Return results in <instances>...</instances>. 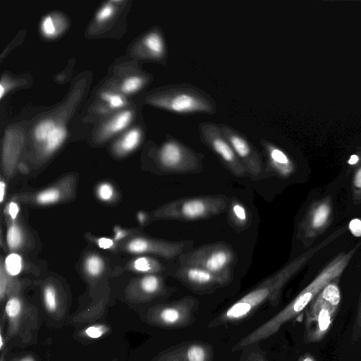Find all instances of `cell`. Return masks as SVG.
<instances>
[{
	"label": "cell",
	"instance_id": "obj_1",
	"mask_svg": "<svg viewBox=\"0 0 361 361\" xmlns=\"http://www.w3.org/2000/svg\"><path fill=\"white\" fill-rule=\"evenodd\" d=\"M345 231V226L337 229L322 242L309 248L290 261L214 317L209 322L207 327L214 329L222 325L240 322L247 319L256 310L267 302L277 305L283 289L290 279L307 264L317 252L337 239Z\"/></svg>",
	"mask_w": 361,
	"mask_h": 361
},
{
	"label": "cell",
	"instance_id": "obj_2",
	"mask_svg": "<svg viewBox=\"0 0 361 361\" xmlns=\"http://www.w3.org/2000/svg\"><path fill=\"white\" fill-rule=\"evenodd\" d=\"M358 247L357 245L350 250L338 254L287 305L233 345L232 351L243 350L277 333L283 324L307 308L325 286L341 276Z\"/></svg>",
	"mask_w": 361,
	"mask_h": 361
},
{
	"label": "cell",
	"instance_id": "obj_3",
	"mask_svg": "<svg viewBox=\"0 0 361 361\" xmlns=\"http://www.w3.org/2000/svg\"><path fill=\"white\" fill-rule=\"evenodd\" d=\"M147 102L160 109L177 114H214L215 99L207 92L190 83L165 86L151 94Z\"/></svg>",
	"mask_w": 361,
	"mask_h": 361
},
{
	"label": "cell",
	"instance_id": "obj_4",
	"mask_svg": "<svg viewBox=\"0 0 361 361\" xmlns=\"http://www.w3.org/2000/svg\"><path fill=\"white\" fill-rule=\"evenodd\" d=\"M180 265L202 268L228 285L233 279L237 255L233 248L224 242L204 245L179 256Z\"/></svg>",
	"mask_w": 361,
	"mask_h": 361
},
{
	"label": "cell",
	"instance_id": "obj_5",
	"mask_svg": "<svg viewBox=\"0 0 361 361\" xmlns=\"http://www.w3.org/2000/svg\"><path fill=\"white\" fill-rule=\"evenodd\" d=\"M229 199L221 195L184 197L171 202L155 212L160 219L192 221L208 219L223 213Z\"/></svg>",
	"mask_w": 361,
	"mask_h": 361
},
{
	"label": "cell",
	"instance_id": "obj_6",
	"mask_svg": "<svg viewBox=\"0 0 361 361\" xmlns=\"http://www.w3.org/2000/svg\"><path fill=\"white\" fill-rule=\"evenodd\" d=\"M154 158L161 170L171 173H195L203 169V154L171 136L156 148Z\"/></svg>",
	"mask_w": 361,
	"mask_h": 361
},
{
	"label": "cell",
	"instance_id": "obj_7",
	"mask_svg": "<svg viewBox=\"0 0 361 361\" xmlns=\"http://www.w3.org/2000/svg\"><path fill=\"white\" fill-rule=\"evenodd\" d=\"M334 220L331 196L313 201L298 226L297 238L305 247H310L322 235Z\"/></svg>",
	"mask_w": 361,
	"mask_h": 361
},
{
	"label": "cell",
	"instance_id": "obj_8",
	"mask_svg": "<svg viewBox=\"0 0 361 361\" xmlns=\"http://www.w3.org/2000/svg\"><path fill=\"white\" fill-rule=\"evenodd\" d=\"M201 141L213 152L222 164L235 176L244 177L247 173L224 136L220 125L202 122L198 126Z\"/></svg>",
	"mask_w": 361,
	"mask_h": 361
},
{
	"label": "cell",
	"instance_id": "obj_9",
	"mask_svg": "<svg viewBox=\"0 0 361 361\" xmlns=\"http://www.w3.org/2000/svg\"><path fill=\"white\" fill-rule=\"evenodd\" d=\"M220 126L247 174L253 180L261 179L265 173L262 154L242 132L226 124Z\"/></svg>",
	"mask_w": 361,
	"mask_h": 361
},
{
	"label": "cell",
	"instance_id": "obj_10",
	"mask_svg": "<svg viewBox=\"0 0 361 361\" xmlns=\"http://www.w3.org/2000/svg\"><path fill=\"white\" fill-rule=\"evenodd\" d=\"M199 305L196 298L186 295L157 307L153 318L157 324L166 328H185L195 322Z\"/></svg>",
	"mask_w": 361,
	"mask_h": 361
},
{
	"label": "cell",
	"instance_id": "obj_11",
	"mask_svg": "<svg viewBox=\"0 0 361 361\" xmlns=\"http://www.w3.org/2000/svg\"><path fill=\"white\" fill-rule=\"evenodd\" d=\"M337 312L338 310L315 297L306 310L304 343L321 341L331 328Z\"/></svg>",
	"mask_w": 361,
	"mask_h": 361
},
{
	"label": "cell",
	"instance_id": "obj_12",
	"mask_svg": "<svg viewBox=\"0 0 361 361\" xmlns=\"http://www.w3.org/2000/svg\"><path fill=\"white\" fill-rule=\"evenodd\" d=\"M212 345L199 341L184 342L166 351L157 361H213Z\"/></svg>",
	"mask_w": 361,
	"mask_h": 361
},
{
	"label": "cell",
	"instance_id": "obj_13",
	"mask_svg": "<svg viewBox=\"0 0 361 361\" xmlns=\"http://www.w3.org/2000/svg\"><path fill=\"white\" fill-rule=\"evenodd\" d=\"M175 276L189 288L199 293H209L225 286L221 279L213 274L194 266L180 265Z\"/></svg>",
	"mask_w": 361,
	"mask_h": 361
},
{
	"label": "cell",
	"instance_id": "obj_14",
	"mask_svg": "<svg viewBox=\"0 0 361 361\" xmlns=\"http://www.w3.org/2000/svg\"><path fill=\"white\" fill-rule=\"evenodd\" d=\"M259 143L266 159V171L268 170V172L283 178H288L295 172L293 161L283 150L264 138L260 139Z\"/></svg>",
	"mask_w": 361,
	"mask_h": 361
},
{
	"label": "cell",
	"instance_id": "obj_15",
	"mask_svg": "<svg viewBox=\"0 0 361 361\" xmlns=\"http://www.w3.org/2000/svg\"><path fill=\"white\" fill-rule=\"evenodd\" d=\"M142 46L147 57L158 61L166 58V44L159 30H155L147 33L142 40Z\"/></svg>",
	"mask_w": 361,
	"mask_h": 361
},
{
	"label": "cell",
	"instance_id": "obj_16",
	"mask_svg": "<svg viewBox=\"0 0 361 361\" xmlns=\"http://www.w3.org/2000/svg\"><path fill=\"white\" fill-rule=\"evenodd\" d=\"M228 219L231 226L238 231L248 228L251 219L247 207L238 199L233 198L228 204Z\"/></svg>",
	"mask_w": 361,
	"mask_h": 361
},
{
	"label": "cell",
	"instance_id": "obj_17",
	"mask_svg": "<svg viewBox=\"0 0 361 361\" xmlns=\"http://www.w3.org/2000/svg\"><path fill=\"white\" fill-rule=\"evenodd\" d=\"M353 169L352 198L355 205L361 203V148L353 154L348 160Z\"/></svg>",
	"mask_w": 361,
	"mask_h": 361
},
{
	"label": "cell",
	"instance_id": "obj_18",
	"mask_svg": "<svg viewBox=\"0 0 361 361\" xmlns=\"http://www.w3.org/2000/svg\"><path fill=\"white\" fill-rule=\"evenodd\" d=\"M132 118L133 113L129 110L118 114L104 126V135L109 137L122 131L129 125Z\"/></svg>",
	"mask_w": 361,
	"mask_h": 361
},
{
	"label": "cell",
	"instance_id": "obj_19",
	"mask_svg": "<svg viewBox=\"0 0 361 361\" xmlns=\"http://www.w3.org/2000/svg\"><path fill=\"white\" fill-rule=\"evenodd\" d=\"M142 138V130L135 128L127 132L116 144V149L118 153L126 154L134 150L140 144Z\"/></svg>",
	"mask_w": 361,
	"mask_h": 361
},
{
	"label": "cell",
	"instance_id": "obj_20",
	"mask_svg": "<svg viewBox=\"0 0 361 361\" xmlns=\"http://www.w3.org/2000/svg\"><path fill=\"white\" fill-rule=\"evenodd\" d=\"M142 291L147 295L154 296L165 292L162 280L160 277L149 274L144 276L140 281Z\"/></svg>",
	"mask_w": 361,
	"mask_h": 361
},
{
	"label": "cell",
	"instance_id": "obj_21",
	"mask_svg": "<svg viewBox=\"0 0 361 361\" xmlns=\"http://www.w3.org/2000/svg\"><path fill=\"white\" fill-rule=\"evenodd\" d=\"M67 130L62 125H57L44 143V151L49 154L56 151L64 142Z\"/></svg>",
	"mask_w": 361,
	"mask_h": 361
},
{
	"label": "cell",
	"instance_id": "obj_22",
	"mask_svg": "<svg viewBox=\"0 0 361 361\" xmlns=\"http://www.w3.org/2000/svg\"><path fill=\"white\" fill-rule=\"evenodd\" d=\"M133 266L137 271L143 273H155L163 270V267L159 262L146 257L136 259L133 262Z\"/></svg>",
	"mask_w": 361,
	"mask_h": 361
},
{
	"label": "cell",
	"instance_id": "obj_23",
	"mask_svg": "<svg viewBox=\"0 0 361 361\" xmlns=\"http://www.w3.org/2000/svg\"><path fill=\"white\" fill-rule=\"evenodd\" d=\"M57 124L51 119L40 121L34 129V137L36 141L44 143L49 135L54 131Z\"/></svg>",
	"mask_w": 361,
	"mask_h": 361
},
{
	"label": "cell",
	"instance_id": "obj_24",
	"mask_svg": "<svg viewBox=\"0 0 361 361\" xmlns=\"http://www.w3.org/2000/svg\"><path fill=\"white\" fill-rule=\"evenodd\" d=\"M5 271L11 276H17L23 268L21 257L16 253L9 254L4 262Z\"/></svg>",
	"mask_w": 361,
	"mask_h": 361
},
{
	"label": "cell",
	"instance_id": "obj_25",
	"mask_svg": "<svg viewBox=\"0 0 361 361\" xmlns=\"http://www.w3.org/2000/svg\"><path fill=\"white\" fill-rule=\"evenodd\" d=\"M147 79L138 76L133 75L126 78L121 86V90L123 93L131 94L138 91L145 84Z\"/></svg>",
	"mask_w": 361,
	"mask_h": 361
},
{
	"label": "cell",
	"instance_id": "obj_26",
	"mask_svg": "<svg viewBox=\"0 0 361 361\" xmlns=\"http://www.w3.org/2000/svg\"><path fill=\"white\" fill-rule=\"evenodd\" d=\"M23 241V235L20 228L13 224L8 229L6 234V242L10 250L18 249Z\"/></svg>",
	"mask_w": 361,
	"mask_h": 361
},
{
	"label": "cell",
	"instance_id": "obj_27",
	"mask_svg": "<svg viewBox=\"0 0 361 361\" xmlns=\"http://www.w3.org/2000/svg\"><path fill=\"white\" fill-rule=\"evenodd\" d=\"M251 345L245 348L242 354L240 361H268L266 356L257 345Z\"/></svg>",
	"mask_w": 361,
	"mask_h": 361
},
{
	"label": "cell",
	"instance_id": "obj_28",
	"mask_svg": "<svg viewBox=\"0 0 361 361\" xmlns=\"http://www.w3.org/2000/svg\"><path fill=\"white\" fill-rule=\"evenodd\" d=\"M85 268L90 276H97L104 269V262L99 256L91 255L85 260Z\"/></svg>",
	"mask_w": 361,
	"mask_h": 361
},
{
	"label": "cell",
	"instance_id": "obj_29",
	"mask_svg": "<svg viewBox=\"0 0 361 361\" xmlns=\"http://www.w3.org/2000/svg\"><path fill=\"white\" fill-rule=\"evenodd\" d=\"M42 35L47 38H53L58 34V26L51 16L43 18L40 25Z\"/></svg>",
	"mask_w": 361,
	"mask_h": 361
},
{
	"label": "cell",
	"instance_id": "obj_30",
	"mask_svg": "<svg viewBox=\"0 0 361 361\" xmlns=\"http://www.w3.org/2000/svg\"><path fill=\"white\" fill-rule=\"evenodd\" d=\"M60 198V192L54 188L47 189L37 195V202L41 204H49L57 202Z\"/></svg>",
	"mask_w": 361,
	"mask_h": 361
},
{
	"label": "cell",
	"instance_id": "obj_31",
	"mask_svg": "<svg viewBox=\"0 0 361 361\" xmlns=\"http://www.w3.org/2000/svg\"><path fill=\"white\" fill-rule=\"evenodd\" d=\"M102 99L106 101L111 109H119L126 105V100L120 94L104 92L101 94Z\"/></svg>",
	"mask_w": 361,
	"mask_h": 361
},
{
	"label": "cell",
	"instance_id": "obj_32",
	"mask_svg": "<svg viewBox=\"0 0 361 361\" xmlns=\"http://www.w3.org/2000/svg\"><path fill=\"white\" fill-rule=\"evenodd\" d=\"M22 305L20 300L17 298H11L5 307V311L11 319L16 318L20 313Z\"/></svg>",
	"mask_w": 361,
	"mask_h": 361
},
{
	"label": "cell",
	"instance_id": "obj_33",
	"mask_svg": "<svg viewBox=\"0 0 361 361\" xmlns=\"http://www.w3.org/2000/svg\"><path fill=\"white\" fill-rule=\"evenodd\" d=\"M44 301L46 307L49 311H54L56 308V294L54 288L47 286L44 290Z\"/></svg>",
	"mask_w": 361,
	"mask_h": 361
},
{
	"label": "cell",
	"instance_id": "obj_34",
	"mask_svg": "<svg viewBox=\"0 0 361 361\" xmlns=\"http://www.w3.org/2000/svg\"><path fill=\"white\" fill-rule=\"evenodd\" d=\"M114 188L111 185L108 183L100 184L97 190L99 198L103 201H109L114 196Z\"/></svg>",
	"mask_w": 361,
	"mask_h": 361
},
{
	"label": "cell",
	"instance_id": "obj_35",
	"mask_svg": "<svg viewBox=\"0 0 361 361\" xmlns=\"http://www.w3.org/2000/svg\"><path fill=\"white\" fill-rule=\"evenodd\" d=\"M361 336V295L359 300L355 319L353 326L352 338L357 341Z\"/></svg>",
	"mask_w": 361,
	"mask_h": 361
},
{
	"label": "cell",
	"instance_id": "obj_36",
	"mask_svg": "<svg viewBox=\"0 0 361 361\" xmlns=\"http://www.w3.org/2000/svg\"><path fill=\"white\" fill-rule=\"evenodd\" d=\"M108 329L103 325L90 326L85 330V334L91 338H98L103 336Z\"/></svg>",
	"mask_w": 361,
	"mask_h": 361
},
{
	"label": "cell",
	"instance_id": "obj_37",
	"mask_svg": "<svg viewBox=\"0 0 361 361\" xmlns=\"http://www.w3.org/2000/svg\"><path fill=\"white\" fill-rule=\"evenodd\" d=\"M115 8L113 5H104L97 13L96 19L99 22H103L109 19L114 13Z\"/></svg>",
	"mask_w": 361,
	"mask_h": 361
},
{
	"label": "cell",
	"instance_id": "obj_38",
	"mask_svg": "<svg viewBox=\"0 0 361 361\" xmlns=\"http://www.w3.org/2000/svg\"><path fill=\"white\" fill-rule=\"evenodd\" d=\"M349 229L355 236H361V220L359 219H353L349 224Z\"/></svg>",
	"mask_w": 361,
	"mask_h": 361
},
{
	"label": "cell",
	"instance_id": "obj_39",
	"mask_svg": "<svg viewBox=\"0 0 361 361\" xmlns=\"http://www.w3.org/2000/svg\"><path fill=\"white\" fill-rule=\"evenodd\" d=\"M99 247L103 249H109L114 245V241L108 238H102L98 240Z\"/></svg>",
	"mask_w": 361,
	"mask_h": 361
},
{
	"label": "cell",
	"instance_id": "obj_40",
	"mask_svg": "<svg viewBox=\"0 0 361 361\" xmlns=\"http://www.w3.org/2000/svg\"><path fill=\"white\" fill-rule=\"evenodd\" d=\"M19 208L16 203L11 202L8 205V214L13 219H15L18 214Z\"/></svg>",
	"mask_w": 361,
	"mask_h": 361
},
{
	"label": "cell",
	"instance_id": "obj_41",
	"mask_svg": "<svg viewBox=\"0 0 361 361\" xmlns=\"http://www.w3.org/2000/svg\"><path fill=\"white\" fill-rule=\"evenodd\" d=\"M6 280L4 275L3 267H1V278H0V294L1 297L3 298L5 290H6Z\"/></svg>",
	"mask_w": 361,
	"mask_h": 361
},
{
	"label": "cell",
	"instance_id": "obj_42",
	"mask_svg": "<svg viewBox=\"0 0 361 361\" xmlns=\"http://www.w3.org/2000/svg\"><path fill=\"white\" fill-rule=\"evenodd\" d=\"M298 361H316L313 355L310 353H305L300 356Z\"/></svg>",
	"mask_w": 361,
	"mask_h": 361
},
{
	"label": "cell",
	"instance_id": "obj_43",
	"mask_svg": "<svg viewBox=\"0 0 361 361\" xmlns=\"http://www.w3.org/2000/svg\"><path fill=\"white\" fill-rule=\"evenodd\" d=\"M6 189V184L4 181H1L0 183V202H2L4 200V193Z\"/></svg>",
	"mask_w": 361,
	"mask_h": 361
},
{
	"label": "cell",
	"instance_id": "obj_44",
	"mask_svg": "<svg viewBox=\"0 0 361 361\" xmlns=\"http://www.w3.org/2000/svg\"><path fill=\"white\" fill-rule=\"evenodd\" d=\"M5 90H6V88L4 87L3 82H1L0 84V98L1 99H2L3 97L4 96V94L6 92Z\"/></svg>",
	"mask_w": 361,
	"mask_h": 361
},
{
	"label": "cell",
	"instance_id": "obj_45",
	"mask_svg": "<svg viewBox=\"0 0 361 361\" xmlns=\"http://www.w3.org/2000/svg\"><path fill=\"white\" fill-rule=\"evenodd\" d=\"M123 233L119 231V232H117V234H116V239L118 238H120L121 237L123 236Z\"/></svg>",
	"mask_w": 361,
	"mask_h": 361
},
{
	"label": "cell",
	"instance_id": "obj_46",
	"mask_svg": "<svg viewBox=\"0 0 361 361\" xmlns=\"http://www.w3.org/2000/svg\"><path fill=\"white\" fill-rule=\"evenodd\" d=\"M21 361H34V360L31 357H25Z\"/></svg>",
	"mask_w": 361,
	"mask_h": 361
}]
</instances>
